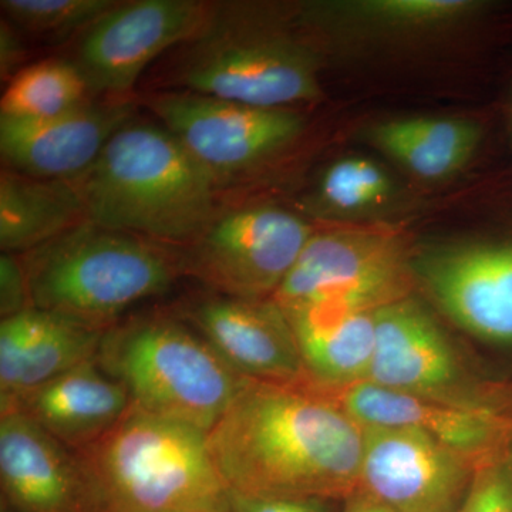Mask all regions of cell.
Listing matches in <instances>:
<instances>
[{"label":"cell","instance_id":"1","mask_svg":"<svg viewBox=\"0 0 512 512\" xmlns=\"http://www.w3.org/2000/svg\"><path fill=\"white\" fill-rule=\"evenodd\" d=\"M208 444L237 493L346 501L359 491L363 426L313 384L249 383Z\"/></svg>","mask_w":512,"mask_h":512},{"label":"cell","instance_id":"2","mask_svg":"<svg viewBox=\"0 0 512 512\" xmlns=\"http://www.w3.org/2000/svg\"><path fill=\"white\" fill-rule=\"evenodd\" d=\"M87 221L185 247L217 214L220 187L163 124L136 117L74 178Z\"/></svg>","mask_w":512,"mask_h":512},{"label":"cell","instance_id":"3","mask_svg":"<svg viewBox=\"0 0 512 512\" xmlns=\"http://www.w3.org/2000/svg\"><path fill=\"white\" fill-rule=\"evenodd\" d=\"M74 453L87 512H228L208 433L190 424L131 406L106 436Z\"/></svg>","mask_w":512,"mask_h":512},{"label":"cell","instance_id":"4","mask_svg":"<svg viewBox=\"0 0 512 512\" xmlns=\"http://www.w3.org/2000/svg\"><path fill=\"white\" fill-rule=\"evenodd\" d=\"M22 256L33 308L109 328L183 275L180 255L151 239L84 221Z\"/></svg>","mask_w":512,"mask_h":512},{"label":"cell","instance_id":"5","mask_svg":"<svg viewBox=\"0 0 512 512\" xmlns=\"http://www.w3.org/2000/svg\"><path fill=\"white\" fill-rule=\"evenodd\" d=\"M96 362L123 384L133 406L205 433L252 383L175 312L130 316L109 326Z\"/></svg>","mask_w":512,"mask_h":512},{"label":"cell","instance_id":"6","mask_svg":"<svg viewBox=\"0 0 512 512\" xmlns=\"http://www.w3.org/2000/svg\"><path fill=\"white\" fill-rule=\"evenodd\" d=\"M171 90L262 109H292L320 97L312 50L266 28L237 3H212L200 32L177 47Z\"/></svg>","mask_w":512,"mask_h":512},{"label":"cell","instance_id":"7","mask_svg":"<svg viewBox=\"0 0 512 512\" xmlns=\"http://www.w3.org/2000/svg\"><path fill=\"white\" fill-rule=\"evenodd\" d=\"M366 382L433 402L512 416V390L474 372L426 306L412 296L376 311Z\"/></svg>","mask_w":512,"mask_h":512},{"label":"cell","instance_id":"8","mask_svg":"<svg viewBox=\"0 0 512 512\" xmlns=\"http://www.w3.org/2000/svg\"><path fill=\"white\" fill-rule=\"evenodd\" d=\"M412 256L384 227L315 229L274 295L282 309L306 305L377 311L410 295Z\"/></svg>","mask_w":512,"mask_h":512},{"label":"cell","instance_id":"9","mask_svg":"<svg viewBox=\"0 0 512 512\" xmlns=\"http://www.w3.org/2000/svg\"><path fill=\"white\" fill-rule=\"evenodd\" d=\"M315 228L272 205L217 212L180 255L183 275L210 292L244 299L274 298Z\"/></svg>","mask_w":512,"mask_h":512},{"label":"cell","instance_id":"10","mask_svg":"<svg viewBox=\"0 0 512 512\" xmlns=\"http://www.w3.org/2000/svg\"><path fill=\"white\" fill-rule=\"evenodd\" d=\"M146 104L220 188L291 147L306 126L293 109H262L184 90H160Z\"/></svg>","mask_w":512,"mask_h":512},{"label":"cell","instance_id":"11","mask_svg":"<svg viewBox=\"0 0 512 512\" xmlns=\"http://www.w3.org/2000/svg\"><path fill=\"white\" fill-rule=\"evenodd\" d=\"M212 3L201 0L117 2L74 39L70 62L96 99H124L148 64L197 35Z\"/></svg>","mask_w":512,"mask_h":512},{"label":"cell","instance_id":"12","mask_svg":"<svg viewBox=\"0 0 512 512\" xmlns=\"http://www.w3.org/2000/svg\"><path fill=\"white\" fill-rule=\"evenodd\" d=\"M481 464L417 431L363 427L357 493L393 512H458Z\"/></svg>","mask_w":512,"mask_h":512},{"label":"cell","instance_id":"13","mask_svg":"<svg viewBox=\"0 0 512 512\" xmlns=\"http://www.w3.org/2000/svg\"><path fill=\"white\" fill-rule=\"evenodd\" d=\"M175 313L249 382L311 384L291 323L274 299L210 292L187 299Z\"/></svg>","mask_w":512,"mask_h":512},{"label":"cell","instance_id":"14","mask_svg":"<svg viewBox=\"0 0 512 512\" xmlns=\"http://www.w3.org/2000/svg\"><path fill=\"white\" fill-rule=\"evenodd\" d=\"M414 282L470 335L512 345V242H476L412 256Z\"/></svg>","mask_w":512,"mask_h":512},{"label":"cell","instance_id":"15","mask_svg":"<svg viewBox=\"0 0 512 512\" xmlns=\"http://www.w3.org/2000/svg\"><path fill=\"white\" fill-rule=\"evenodd\" d=\"M136 113V104L127 97H101L52 119L0 117L3 168L47 180H74L92 167Z\"/></svg>","mask_w":512,"mask_h":512},{"label":"cell","instance_id":"16","mask_svg":"<svg viewBox=\"0 0 512 512\" xmlns=\"http://www.w3.org/2000/svg\"><path fill=\"white\" fill-rule=\"evenodd\" d=\"M363 427L417 431L444 446L494 460L512 427V416L460 409L370 382L328 392Z\"/></svg>","mask_w":512,"mask_h":512},{"label":"cell","instance_id":"17","mask_svg":"<svg viewBox=\"0 0 512 512\" xmlns=\"http://www.w3.org/2000/svg\"><path fill=\"white\" fill-rule=\"evenodd\" d=\"M107 328L45 309L0 322V414L26 394L96 359Z\"/></svg>","mask_w":512,"mask_h":512},{"label":"cell","instance_id":"18","mask_svg":"<svg viewBox=\"0 0 512 512\" xmlns=\"http://www.w3.org/2000/svg\"><path fill=\"white\" fill-rule=\"evenodd\" d=\"M2 504L18 512H87L74 451L25 414H0Z\"/></svg>","mask_w":512,"mask_h":512},{"label":"cell","instance_id":"19","mask_svg":"<svg viewBox=\"0 0 512 512\" xmlns=\"http://www.w3.org/2000/svg\"><path fill=\"white\" fill-rule=\"evenodd\" d=\"M131 406L123 384L93 359L26 394L10 412L25 414L64 446L80 451L106 436Z\"/></svg>","mask_w":512,"mask_h":512},{"label":"cell","instance_id":"20","mask_svg":"<svg viewBox=\"0 0 512 512\" xmlns=\"http://www.w3.org/2000/svg\"><path fill=\"white\" fill-rule=\"evenodd\" d=\"M309 382L325 392L366 382L376 349V311L306 305L282 309Z\"/></svg>","mask_w":512,"mask_h":512},{"label":"cell","instance_id":"21","mask_svg":"<svg viewBox=\"0 0 512 512\" xmlns=\"http://www.w3.org/2000/svg\"><path fill=\"white\" fill-rule=\"evenodd\" d=\"M87 221L73 180H47L3 168L0 174V248L23 255Z\"/></svg>","mask_w":512,"mask_h":512},{"label":"cell","instance_id":"22","mask_svg":"<svg viewBox=\"0 0 512 512\" xmlns=\"http://www.w3.org/2000/svg\"><path fill=\"white\" fill-rule=\"evenodd\" d=\"M476 121L457 117H406L384 121L370 141L423 180L440 181L458 173L481 140Z\"/></svg>","mask_w":512,"mask_h":512},{"label":"cell","instance_id":"23","mask_svg":"<svg viewBox=\"0 0 512 512\" xmlns=\"http://www.w3.org/2000/svg\"><path fill=\"white\" fill-rule=\"evenodd\" d=\"M92 99L96 97L69 59H47L23 67L10 80L0 101V117L52 119Z\"/></svg>","mask_w":512,"mask_h":512},{"label":"cell","instance_id":"24","mask_svg":"<svg viewBox=\"0 0 512 512\" xmlns=\"http://www.w3.org/2000/svg\"><path fill=\"white\" fill-rule=\"evenodd\" d=\"M392 190V180L375 161L345 157L326 168L311 202L319 214H348L383 204Z\"/></svg>","mask_w":512,"mask_h":512},{"label":"cell","instance_id":"25","mask_svg":"<svg viewBox=\"0 0 512 512\" xmlns=\"http://www.w3.org/2000/svg\"><path fill=\"white\" fill-rule=\"evenodd\" d=\"M3 13L19 32L49 40L79 36L117 5L114 0H2Z\"/></svg>","mask_w":512,"mask_h":512},{"label":"cell","instance_id":"26","mask_svg":"<svg viewBox=\"0 0 512 512\" xmlns=\"http://www.w3.org/2000/svg\"><path fill=\"white\" fill-rule=\"evenodd\" d=\"M483 8L474 0H363L350 3L357 18L393 29H430L450 25Z\"/></svg>","mask_w":512,"mask_h":512},{"label":"cell","instance_id":"27","mask_svg":"<svg viewBox=\"0 0 512 512\" xmlns=\"http://www.w3.org/2000/svg\"><path fill=\"white\" fill-rule=\"evenodd\" d=\"M458 512H512V476L495 458L478 467Z\"/></svg>","mask_w":512,"mask_h":512},{"label":"cell","instance_id":"28","mask_svg":"<svg viewBox=\"0 0 512 512\" xmlns=\"http://www.w3.org/2000/svg\"><path fill=\"white\" fill-rule=\"evenodd\" d=\"M345 501L323 497L252 495L229 490L228 512H340Z\"/></svg>","mask_w":512,"mask_h":512},{"label":"cell","instance_id":"29","mask_svg":"<svg viewBox=\"0 0 512 512\" xmlns=\"http://www.w3.org/2000/svg\"><path fill=\"white\" fill-rule=\"evenodd\" d=\"M33 308L30 299L28 275L22 256H0V315L2 319Z\"/></svg>","mask_w":512,"mask_h":512},{"label":"cell","instance_id":"30","mask_svg":"<svg viewBox=\"0 0 512 512\" xmlns=\"http://www.w3.org/2000/svg\"><path fill=\"white\" fill-rule=\"evenodd\" d=\"M28 56L20 32L5 18L0 22V73L3 80H12L23 69Z\"/></svg>","mask_w":512,"mask_h":512},{"label":"cell","instance_id":"31","mask_svg":"<svg viewBox=\"0 0 512 512\" xmlns=\"http://www.w3.org/2000/svg\"><path fill=\"white\" fill-rule=\"evenodd\" d=\"M340 512H393L373 498L362 493H356L345 501V507Z\"/></svg>","mask_w":512,"mask_h":512},{"label":"cell","instance_id":"32","mask_svg":"<svg viewBox=\"0 0 512 512\" xmlns=\"http://www.w3.org/2000/svg\"><path fill=\"white\" fill-rule=\"evenodd\" d=\"M495 460H497L498 463H500L501 466H503L512 476V427L511 430L508 431L503 446H501L500 451H498Z\"/></svg>","mask_w":512,"mask_h":512},{"label":"cell","instance_id":"33","mask_svg":"<svg viewBox=\"0 0 512 512\" xmlns=\"http://www.w3.org/2000/svg\"><path fill=\"white\" fill-rule=\"evenodd\" d=\"M0 512H18L15 510H12V508L8 507V505L2 504V510Z\"/></svg>","mask_w":512,"mask_h":512}]
</instances>
